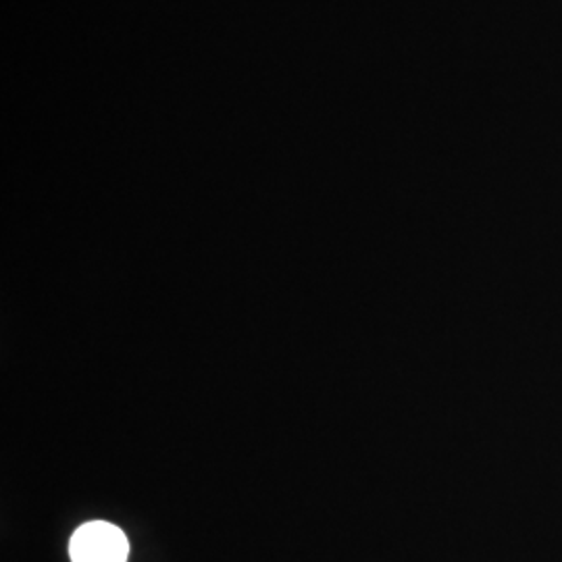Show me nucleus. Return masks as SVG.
I'll return each mask as SVG.
<instances>
[{
    "label": "nucleus",
    "mask_w": 562,
    "mask_h": 562,
    "mask_svg": "<svg viewBox=\"0 0 562 562\" xmlns=\"http://www.w3.org/2000/svg\"><path fill=\"white\" fill-rule=\"evenodd\" d=\"M69 554L71 562H127L130 543L111 522H86L74 533Z\"/></svg>",
    "instance_id": "f257e3e1"
}]
</instances>
